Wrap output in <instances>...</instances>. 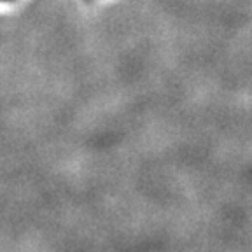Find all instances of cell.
Returning <instances> with one entry per match:
<instances>
[{
  "label": "cell",
  "mask_w": 252,
  "mask_h": 252,
  "mask_svg": "<svg viewBox=\"0 0 252 252\" xmlns=\"http://www.w3.org/2000/svg\"><path fill=\"white\" fill-rule=\"evenodd\" d=\"M0 2H11V0H0Z\"/></svg>",
  "instance_id": "obj_1"
}]
</instances>
